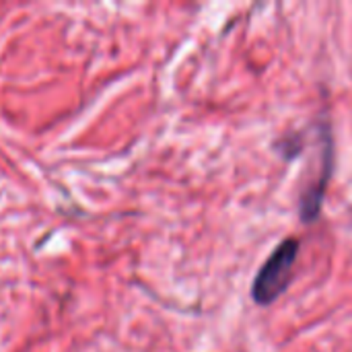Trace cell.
I'll list each match as a JSON object with an SVG mask.
<instances>
[{
    "label": "cell",
    "mask_w": 352,
    "mask_h": 352,
    "mask_svg": "<svg viewBox=\"0 0 352 352\" xmlns=\"http://www.w3.org/2000/svg\"><path fill=\"white\" fill-rule=\"evenodd\" d=\"M297 254H299V241L287 239L266 260L252 287V299L258 305H270L283 295V291L289 287Z\"/></svg>",
    "instance_id": "1"
}]
</instances>
